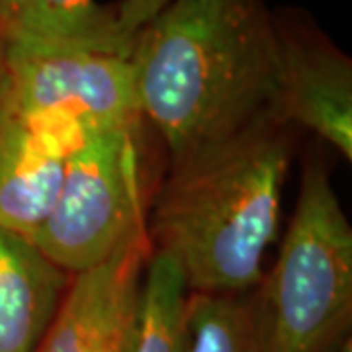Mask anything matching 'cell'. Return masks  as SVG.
Segmentation results:
<instances>
[{"mask_svg": "<svg viewBox=\"0 0 352 352\" xmlns=\"http://www.w3.org/2000/svg\"><path fill=\"white\" fill-rule=\"evenodd\" d=\"M38 127L14 116L0 118V226L34 241L61 192L67 155Z\"/></svg>", "mask_w": 352, "mask_h": 352, "instance_id": "obj_8", "label": "cell"}, {"mask_svg": "<svg viewBox=\"0 0 352 352\" xmlns=\"http://www.w3.org/2000/svg\"><path fill=\"white\" fill-rule=\"evenodd\" d=\"M186 352H280L261 289L241 296L190 294Z\"/></svg>", "mask_w": 352, "mask_h": 352, "instance_id": "obj_11", "label": "cell"}, {"mask_svg": "<svg viewBox=\"0 0 352 352\" xmlns=\"http://www.w3.org/2000/svg\"><path fill=\"white\" fill-rule=\"evenodd\" d=\"M168 2L170 0H122V4L116 8L122 38L133 41L139 30L149 24Z\"/></svg>", "mask_w": 352, "mask_h": 352, "instance_id": "obj_13", "label": "cell"}, {"mask_svg": "<svg viewBox=\"0 0 352 352\" xmlns=\"http://www.w3.org/2000/svg\"><path fill=\"white\" fill-rule=\"evenodd\" d=\"M129 59L141 120L170 163L278 120L280 45L264 0H170Z\"/></svg>", "mask_w": 352, "mask_h": 352, "instance_id": "obj_1", "label": "cell"}, {"mask_svg": "<svg viewBox=\"0 0 352 352\" xmlns=\"http://www.w3.org/2000/svg\"><path fill=\"white\" fill-rule=\"evenodd\" d=\"M0 41L131 51L116 8L96 0H0Z\"/></svg>", "mask_w": 352, "mask_h": 352, "instance_id": "obj_10", "label": "cell"}, {"mask_svg": "<svg viewBox=\"0 0 352 352\" xmlns=\"http://www.w3.org/2000/svg\"><path fill=\"white\" fill-rule=\"evenodd\" d=\"M188 298L178 263L170 254L153 249L143 276L133 352H186Z\"/></svg>", "mask_w": 352, "mask_h": 352, "instance_id": "obj_12", "label": "cell"}, {"mask_svg": "<svg viewBox=\"0 0 352 352\" xmlns=\"http://www.w3.org/2000/svg\"><path fill=\"white\" fill-rule=\"evenodd\" d=\"M6 106L73 151L90 131L141 120L129 51L2 43Z\"/></svg>", "mask_w": 352, "mask_h": 352, "instance_id": "obj_5", "label": "cell"}, {"mask_svg": "<svg viewBox=\"0 0 352 352\" xmlns=\"http://www.w3.org/2000/svg\"><path fill=\"white\" fill-rule=\"evenodd\" d=\"M69 282L34 241L0 226V352H36Z\"/></svg>", "mask_w": 352, "mask_h": 352, "instance_id": "obj_9", "label": "cell"}, {"mask_svg": "<svg viewBox=\"0 0 352 352\" xmlns=\"http://www.w3.org/2000/svg\"><path fill=\"white\" fill-rule=\"evenodd\" d=\"M280 45L278 120L305 127L352 159V61L305 18L274 14Z\"/></svg>", "mask_w": 352, "mask_h": 352, "instance_id": "obj_6", "label": "cell"}, {"mask_svg": "<svg viewBox=\"0 0 352 352\" xmlns=\"http://www.w3.org/2000/svg\"><path fill=\"white\" fill-rule=\"evenodd\" d=\"M337 352H352V340H344V344H342Z\"/></svg>", "mask_w": 352, "mask_h": 352, "instance_id": "obj_15", "label": "cell"}, {"mask_svg": "<svg viewBox=\"0 0 352 352\" xmlns=\"http://www.w3.org/2000/svg\"><path fill=\"white\" fill-rule=\"evenodd\" d=\"M258 289L280 352H337L351 339L352 227L323 161L303 164L276 263Z\"/></svg>", "mask_w": 352, "mask_h": 352, "instance_id": "obj_3", "label": "cell"}, {"mask_svg": "<svg viewBox=\"0 0 352 352\" xmlns=\"http://www.w3.org/2000/svg\"><path fill=\"white\" fill-rule=\"evenodd\" d=\"M6 108V75H4V65H2V57H0V118Z\"/></svg>", "mask_w": 352, "mask_h": 352, "instance_id": "obj_14", "label": "cell"}, {"mask_svg": "<svg viewBox=\"0 0 352 352\" xmlns=\"http://www.w3.org/2000/svg\"><path fill=\"white\" fill-rule=\"evenodd\" d=\"M292 164V127L264 120L170 163L147 235L175 258L190 294L241 296L263 284Z\"/></svg>", "mask_w": 352, "mask_h": 352, "instance_id": "obj_2", "label": "cell"}, {"mask_svg": "<svg viewBox=\"0 0 352 352\" xmlns=\"http://www.w3.org/2000/svg\"><path fill=\"white\" fill-rule=\"evenodd\" d=\"M151 251L149 235H143L73 274L36 352H133Z\"/></svg>", "mask_w": 352, "mask_h": 352, "instance_id": "obj_7", "label": "cell"}, {"mask_svg": "<svg viewBox=\"0 0 352 352\" xmlns=\"http://www.w3.org/2000/svg\"><path fill=\"white\" fill-rule=\"evenodd\" d=\"M143 126L90 131L67 155L61 192L34 243L71 276L147 235Z\"/></svg>", "mask_w": 352, "mask_h": 352, "instance_id": "obj_4", "label": "cell"}]
</instances>
